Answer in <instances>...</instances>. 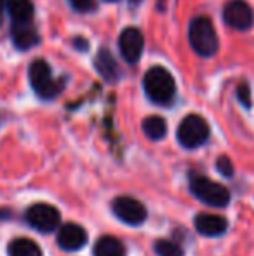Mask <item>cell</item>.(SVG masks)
<instances>
[{
    "label": "cell",
    "mask_w": 254,
    "mask_h": 256,
    "mask_svg": "<svg viewBox=\"0 0 254 256\" xmlns=\"http://www.w3.org/2000/svg\"><path fill=\"white\" fill-rule=\"evenodd\" d=\"M7 253L9 256H42L38 244L31 239H26V237L10 240L7 246Z\"/></svg>",
    "instance_id": "16"
},
{
    "label": "cell",
    "mask_w": 254,
    "mask_h": 256,
    "mask_svg": "<svg viewBox=\"0 0 254 256\" xmlns=\"http://www.w3.org/2000/svg\"><path fill=\"white\" fill-rule=\"evenodd\" d=\"M237 98L239 102L244 104L246 108H251V91H249L248 84H241L237 89Z\"/></svg>",
    "instance_id": "21"
},
{
    "label": "cell",
    "mask_w": 254,
    "mask_h": 256,
    "mask_svg": "<svg viewBox=\"0 0 254 256\" xmlns=\"http://www.w3.org/2000/svg\"><path fill=\"white\" fill-rule=\"evenodd\" d=\"M106 2H115V0H106Z\"/></svg>",
    "instance_id": "23"
},
{
    "label": "cell",
    "mask_w": 254,
    "mask_h": 256,
    "mask_svg": "<svg viewBox=\"0 0 254 256\" xmlns=\"http://www.w3.org/2000/svg\"><path fill=\"white\" fill-rule=\"evenodd\" d=\"M94 256H126V248L117 237L103 236L94 244Z\"/></svg>",
    "instance_id": "15"
},
{
    "label": "cell",
    "mask_w": 254,
    "mask_h": 256,
    "mask_svg": "<svg viewBox=\"0 0 254 256\" xmlns=\"http://www.w3.org/2000/svg\"><path fill=\"white\" fill-rule=\"evenodd\" d=\"M192 194L204 204L213 208H225L230 202V192L225 185L213 182L206 176H197L190 182Z\"/></svg>",
    "instance_id": "3"
},
{
    "label": "cell",
    "mask_w": 254,
    "mask_h": 256,
    "mask_svg": "<svg viewBox=\"0 0 254 256\" xmlns=\"http://www.w3.org/2000/svg\"><path fill=\"white\" fill-rule=\"evenodd\" d=\"M94 63H96L98 72L108 82H115L117 78H119L120 70H119V66H117V61L113 60V56L110 54L108 49H103V51H99V54L96 56Z\"/></svg>",
    "instance_id": "14"
},
{
    "label": "cell",
    "mask_w": 254,
    "mask_h": 256,
    "mask_svg": "<svg viewBox=\"0 0 254 256\" xmlns=\"http://www.w3.org/2000/svg\"><path fill=\"white\" fill-rule=\"evenodd\" d=\"M143 88L146 96L157 104H169L176 94V82L173 75L162 66H153L146 72Z\"/></svg>",
    "instance_id": "1"
},
{
    "label": "cell",
    "mask_w": 254,
    "mask_h": 256,
    "mask_svg": "<svg viewBox=\"0 0 254 256\" xmlns=\"http://www.w3.org/2000/svg\"><path fill=\"white\" fill-rule=\"evenodd\" d=\"M143 131H145V134L148 136L150 140L159 142V140H162L167 132L166 120H164L162 117H157V115L146 117L145 122H143Z\"/></svg>",
    "instance_id": "17"
},
{
    "label": "cell",
    "mask_w": 254,
    "mask_h": 256,
    "mask_svg": "<svg viewBox=\"0 0 254 256\" xmlns=\"http://www.w3.org/2000/svg\"><path fill=\"white\" fill-rule=\"evenodd\" d=\"M70 4L78 12H91L96 7V0H70Z\"/></svg>",
    "instance_id": "20"
},
{
    "label": "cell",
    "mask_w": 254,
    "mask_h": 256,
    "mask_svg": "<svg viewBox=\"0 0 254 256\" xmlns=\"http://www.w3.org/2000/svg\"><path fill=\"white\" fill-rule=\"evenodd\" d=\"M188 38H190L193 51L200 54V56H214L218 48H220L216 28H214L213 21L206 16H199L192 20Z\"/></svg>",
    "instance_id": "2"
},
{
    "label": "cell",
    "mask_w": 254,
    "mask_h": 256,
    "mask_svg": "<svg viewBox=\"0 0 254 256\" xmlns=\"http://www.w3.org/2000/svg\"><path fill=\"white\" fill-rule=\"evenodd\" d=\"M223 20L235 30H249L254 23V12L246 0H230L223 9Z\"/></svg>",
    "instance_id": "8"
},
{
    "label": "cell",
    "mask_w": 254,
    "mask_h": 256,
    "mask_svg": "<svg viewBox=\"0 0 254 256\" xmlns=\"http://www.w3.org/2000/svg\"><path fill=\"white\" fill-rule=\"evenodd\" d=\"M87 242V232L77 223H64L59 226L58 244L64 251H78Z\"/></svg>",
    "instance_id": "10"
},
{
    "label": "cell",
    "mask_w": 254,
    "mask_h": 256,
    "mask_svg": "<svg viewBox=\"0 0 254 256\" xmlns=\"http://www.w3.org/2000/svg\"><path fill=\"white\" fill-rule=\"evenodd\" d=\"M12 40L17 49L24 51L38 44V34L30 23L12 24Z\"/></svg>",
    "instance_id": "12"
},
{
    "label": "cell",
    "mask_w": 254,
    "mask_h": 256,
    "mask_svg": "<svg viewBox=\"0 0 254 256\" xmlns=\"http://www.w3.org/2000/svg\"><path fill=\"white\" fill-rule=\"evenodd\" d=\"M216 168L223 176H232V174H234V164H232V160L227 157V155H221V157L218 158Z\"/></svg>",
    "instance_id": "19"
},
{
    "label": "cell",
    "mask_w": 254,
    "mask_h": 256,
    "mask_svg": "<svg viewBox=\"0 0 254 256\" xmlns=\"http://www.w3.org/2000/svg\"><path fill=\"white\" fill-rule=\"evenodd\" d=\"M119 48L127 63H138L145 48V38L138 28H126L119 38Z\"/></svg>",
    "instance_id": "9"
},
{
    "label": "cell",
    "mask_w": 254,
    "mask_h": 256,
    "mask_svg": "<svg viewBox=\"0 0 254 256\" xmlns=\"http://www.w3.org/2000/svg\"><path fill=\"white\" fill-rule=\"evenodd\" d=\"M5 7H7V0H0V23L3 20V12H5Z\"/></svg>",
    "instance_id": "22"
},
{
    "label": "cell",
    "mask_w": 254,
    "mask_h": 256,
    "mask_svg": "<svg viewBox=\"0 0 254 256\" xmlns=\"http://www.w3.org/2000/svg\"><path fill=\"white\" fill-rule=\"evenodd\" d=\"M112 209L113 214L127 225L139 226L146 220V208L139 200H136L134 197H117L112 204Z\"/></svg>",
    "instance_id": "7"
},
{
    "label": "cell",
    "mask_w": 254,
    "mask_h": 256,
    "mask_svg": "<svg viewBox=\"0 0 254 256\" xmlns=\"http://www.w3.org/2000/svg\"><path fill=\"white\" fill-rule=\"evenodd\" d=\"M5 10L9 12L14 24L30 23V20L33 18V4H31V0H7Z\"/></svg>",
    "instance_id": "13"
},
{
    "label": "cell",
    "mask_w": 254,
    "mask_h": 256,
    "mask_svg": "<svg viewBox=\"0 0 254 256\" xmlns=\"http://www.w3.org/2000/svg\"><path fill=\"white\" fill-rule=\"evenodd\" d=\"M209 138V124L200 115H188L178 126V142L185 148H199Z\"/></svg>",
    "instance_id": "4"
},
{
    "label": "cell",
    "mask_w": 254,
    "mask_h": 256,
    "mask_svg": "<svg viewBox=\"0 0 254 256\" xmlns=\"http://www.w3.org/2000/svg\"><path fill=\"white\" fill-rule=\"evenodd\" d=\"M26 222L38 232L49 234L59 226L61 214L54 206L38 202L26 209Z\"/></svg>",
    "instance_id": "6"
},
{
    "label": "cell",
    "mask_w": 254,
    "mask_h": 256,
    "mask_svg": "<svg viewBox=\"0 0 254 256\" xmlns=\"http://www.w3.org/2000/svg\"><path fill=\"white\" fill-rule=\"evenodd\" d=\"M30 82L33 91L40 98L51 100L63 89V82H56L52 78V72L44 60H35L30 64Z\"/></svg>",
    "instance_id": "5"
},
{
    "label": "cell",
    "mask_w": 254,
    "mask_h": 256,
    "mask_svg": "<svg viewBox=\"0 0 254 256\" xmlns=\"http://www.w3.org/2000/svg\"><path fill=\"white\" fill-rule=\"evenodd\" d=\"M193 225H195L197 232L206 237H220V236H223L228 228V222L223 216L211 214V212L197 214L195 220H193Z\"/></svg>",
    "instance_id": "11"
},
{
    "label": "cell",
    "mask_w": 254,
    "mask_h": 256,
    "mask_svg": "<svg viewBox=\"0 0 254 256\" xmlns=\"http://www.w3.org/2000/svg\"><path fill=\"white\" fill-rule=\"evenodd\" d=\"M155 251L159 256H183V251H181V248L176 242L166 239L159 240L155 244Z\"/></svg>",
    "instance_id": "18"
}]
</instances>
